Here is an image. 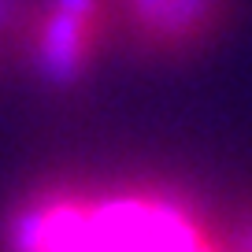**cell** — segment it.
Segmentation results:
<instances>
[{"instance_id":"obj_1","label":"cell","mask_w":252,"mask_h":252,"mask_svg":"<svg viewBox=\"0 0 252 252\" xmlns=\"http://www.w3.org/2000/svg\"><path fill=\"white\" fill-rule=\"evenodd\" d=\"M8 252H222V237L174 193L149 186L45 189L4 226Z\"/></svg>"},{"instance_id":"obj_2","label":"cell","mask_w":252,"mask_h":252,"mask_svg":"<svg viewBox=\"0 0 252 252\" xmlns=\"http://www.w3.org/2000/svg\"><path fill=\"white\" fill-rule=\"evenodd\" d=\"M115 30V0H26L19 60L45 86H74Z\"/></svg>"},{"instance_id":"obj_3","label":"cell","mask_w":252,"mask_h":252,"mask_svg":"<svg viewBox=\"0 0 252 252\" xmlns=\"http://www.w3.org/2000/svg\"><path fill=\"white\" fill-rule=\"evenodd\" d=\"M234 0H115V19L137 52L174 60L212 45L230 23Z\"/></svg>"},{"instance_id":"obj_4","label":"cell","mask_w":252,"mask_h":252,"mask_svg":"<svg viewBox=\"0 0 252 252\" xmlns=\"http://www.w3.org/2000/svg\"><path fill=\"white\" fill-rule=\"evenodd\" d=\"M23 19H26V0H0V67L23 48Z\"/></svg>"},{"instance_id":"obj_5","label":"cell","mask_w":252,"mask_h":252,"mask_svg":"<svg viewBox=\"0 0 252 252\" xmlns=\"http://www.w3.org/2000/svg\"><path fill=\"white\" fill-rule=\"evenodd\" d=\"M222 252H252V208L222 234Z\"/></svg>"}]
</instances>
